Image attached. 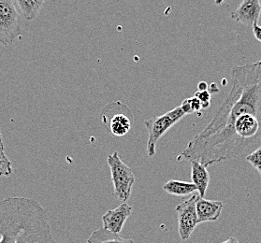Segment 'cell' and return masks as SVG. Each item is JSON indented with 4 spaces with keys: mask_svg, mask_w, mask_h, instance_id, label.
<instances>
[{
    "mask_svg": "<svg viewBox=\"0 0 261 243\" xmlns=\"http://www.w3.org/2000/svg\"><path fill=\"white\" fill-rule=\"evenodd\" d=\"M0 150H5V146H4V142H3V137H2V134H1V132H0Z\"/></svg>",
    "mask_w": 261,
    "mask_h": 243,
    "instance_id": "23",
    "label": "cell"
},
{
    "mask_svg": "<svg viewBox=\"0 0 261 243\" xmlns=\"http://www.w3.org/2000/svg\"><path fill=\"white\" fill-rule=\"evenodd\" d=\"M20 17L13 0H0V44L12 45L21 36Z\"/></svg>",
    "mask_w": 261,
    "mask_h": 243,
    "instance_id": "5",
    "label": "cell"
},
{
    "mask_svg": "<svg viewBox=\"0 0 261 243\" xmlns=\"http://www.w3.org/2000/svg\"><path fill=\"white\" fill-rule=\"evenodd\" d=\"M224 205L221 201L207 200L199 197L196 203V210L199 224L205 222H216L221 215Z\"/></svg>",
    "mask_w": 261,
    "mask_h": 243,
    "instance_id": "10",
    "label": "cell"
},
{
    "mask_svg": "<svg viewBox=\"0 0 261 243\" xmlns=\"http://www.w3.org/2000/svg\"><path fill=\"white\" fill-rule=\"evenodd\" d=\"M231 90L209 124L188 142L181 156L204 167L221 162V153L236 120L254 115L261 121V60L231 70Z\"/></svg>",
    "mask_w": 261,
    "mask_h": 243,
    "instance_id": "1",
    "label": "cell"
},
{
    "mask_svg": "<svg viewBox=\"0 0 261 243\" xmlns=\"http://www.w3.org/2000/svg\"><path fill=\"white\" fill-rule=\"evenodd\" d=\"M191 163V179L197 187L200 198H204L205 194L210 181V176L207 168L197 160H190Z\"/></svg>",
    "mask_w": 261,
    "mask_h": 243,
    "instance_id": "11",
    "label": "cell"
},
{
    "mask_svg": "<svg viewBox=\"0 0 261 243\" xmlns=\"http://www.w3.org/2000/svg\"><path fill=\"white\" fill-rule=\"evenodd\" d=\"M0 243H56L45 209L33 198L0 200Z\"/></svg>",
    "mask_w": 261,
    "mask_h": 243,
    "instance_id": "2",
    "label": "cell"
},
{
    "mask_svg": "<svg viewBox=\"0 0 261 243\" xmlns=\"http://www.w3.org/2000/svg\"><path fill=\"white\" fill-rule=\"evenodd\" d=\"M190 103H191V107L193 110L194 113L199 112L200 110H202L201 107V102L199 101L197 97H190Z\"/></svg>",
    "mask_w": 261,
    "mask_h": 243,
    "instance_id": "18",
    "label": "cell"
},
{
    "mask_svg": "<svg viewBox=\"0 0 261 243\" xmlns=\"http://www.w3.org/2000/svg\"><path fill=\"white\" fill-rule=\"evenodd\" d=\"M195 97H197L199 101L201 102L202 110H206L210 107L211 105V93L209 90L202 91V92H196Z\"/></svg>",
    "mask_w": 261,
    "mask_h": 243,
    "instance_id": "16",
    "label": "cell"
},
{
    "mask_svg": "<svg viewBox=\"0 0 261 243\" xmlns=\"http://www.w3.org/2000/svg\"><path fill=\"white\" fill-rule=\"evenodd\" d=\"M253 34L255 36V40L261 42V26L258 23H255L252 26Z\"/></svg>",
    "mask_w": 261,
    "mask_h": 243,
    "instance_id": "19",
    "label": "cell"
},
{
    "mask_svg": "<svg viewBox=\"0 0 261 243\" xmlns=\"http://www.w3.org/2000/svg\"><path fill=\"white\" fill-rule=\"evenodd\" d=\"M246 161L249 162L255 170H259L261 169V146L255 149L254 152L246 156Z\"/></svg>",
    "mask_w": 261,
    "mask_h": 243,
    "instance_id": "15",
    "label": "cell"
},
{
    "mask_svg": "<svg viewBox=\"0 0 261 243\" xmlns=\"http://www.w3.org/2000/svg\"><path fill=\"white\" fill-rule=\"evenodd\" d=\"M221 243H239L238 239L236 237H229L227 240L223 241Z\"/></svg>",
    "mask_w": 261,
    "mask_h": 243,
    "instance_id": "21",
    "label": "cell"
},
{
    "mask_svg": "<svg viewBox=\"0 0 261 243\" xmlns=\"http://www.w3.org/2000/svg\"><path fill=\"white\" fill-rule=\"evenodd\" d=\"M12 164L3 150H0V177H10L12 174Z\"/></svg>",
    "mask_w": 261,
    "mask_h": 243,
    "instance_id": "14",
    "label": "cell"
},
{
    "mask_svg": "<svg viewBox=\"0 0 261 243\" xmlns=\"http://www.w3.org/2000/svg\"><path fill=\"white\" fill-rule=\"evenodd\" d=\"M180 107L182 109V112L186 113V115L194 113L192 107H191V103H190V98H187L182 102V104L180 105Z\"/></svg>",
    "mask_w": 261,
    "mask_h": 243,
    "instance_id": "17",
    "label": "cell"
},
{
    "mask_svg": "<svg viewBox=\"0 0 261 243\" xmlns=\"http://www.w3.org/2000/svg\"><path fill=\"white\" fill-rule=\"evenodd\" d=\"M199 198V195H193L188 200L179 204L175 209L178 218L179 234L182 240L188 239L199 225L196 210V203Z\"/></svg>",
    "mask_w": 261,
    "mask_h": 243,
    "instance_id": "6",
    "label": "cell"
},
{
    "mask_svg": "<svg viewBox=\"0 0 261 243\" xmlns=\"http://www.w3.org/2000/svg\"><path fill=\"white\" fill-rule=\"evenodd\" d=\"M107 162L114 183V195L121 201L126 202L130 198L135 175L130 168L123 162L117 152L109 155Z\"/></svg>",
    "mask_w": 261,
    "mask_h": 243,
    "instance_id": "4",
    "label": "cell"
},
{
    "mask_svg": "<svg viewBox=\"0 0 261 243\" xmlns=\"http://www.w3.org/2000/svg\"><path fill=\"white\" fill-rule=\"evenodd\" d=\"M185 116L186 113L182 112V109L179 106L163 115L153 117L144 122V125L149 135L146 150L148 156L151 157L155 154V146L159 140L164 136L173 125L179 123Z\"/></svg>",
    "mask_w": 261,
    "mask_h": 243,
    "instance_id": "3",
    "label": "cell"
},
{
    "mask_svg": "<svg viewBox=\"0 0 261 243\" xmlns=\"http://www.w3.org/2000/svg\"><path fill=\"white\" fill-rule=\"evenodd\" d=\"M260 15V0H243L231 13V18L244 26H253V24L258 23Z\"/></svg>",
    "mask_w": 261,
    "mask_h": 243,
    "instance_id": "7",
    "label": "cell"
},
{
    "mask_svg": "<svg viewBox=\"0 0 261 243\" xmlns=\"http://www.w3.org/2000/svg\"><path fill=\"white\" fill-rule=\"evenodd\" d=\"M133 123V115L126 106L109 119V129L115 137H124L130 131Z\"/></svg>",
    "mask_w": 261,
    "mask_h": 243,
    "instance_id": "9",
    "label": "cell"
},
{
    "mask_svg": "<svg viewBox=\"0 0 261 243\" xmlns=\"http://www.w3.org/2000/svg\"><path fill=\"white\" fill-rule=\"evenodd\" d=\"M131 212L132 208L126 202L121 204L119 207L115 209H110L101 218L103 228L115 234H119Z\"/></svg>",
    "mask_w": 261,
    "mask_h": 243,
    "instance_id": "8",
    "label": "cell"
},
{
    "mask_svg": "<svg viewBox=\"0 0 261 243\" xmlns=\"http://www.w3.org/2000/svg\"><path fill=\"white\" fill-rule=\"evenodd\" d=\"M198 89H199V92L209 90V85H207L206 82H200L198 85Z\"/></svg>",
    "mask_w": 261,
    "mask_h": 243,
    "instance_id": "20",
    "label": "cell"
},
{
    "mask_svg": "<svg viewBox=\"0 0 261 243\" xmlns=\"http://www.w3.org/2000/svg\"><path fill=\"white\" fill-rule=\"evenodd\" d=\"M214 1H215V4L217 5V6L221 5V4H223V3L225 2V0H214Z\"/></svg>",
    "mask_w": 261,
    "mask_h": 243,
    "instance_id": "24",
    "label": "cell"
},
{
    "mask_svg": "<svg viewBox=\"0 0 261 243\" xmlns=\"http://www.w3.org/2000/svg\"><path fill=\"white\" fill-rule=\"evenodd\" d=\"M258 172H259V175L261 176V169L260 170H258Z\"/></svg>",
    "mask_w": 261,
    "mask_h": 243,
    "instance_id": "26",
    "label": "cell"
},
{
    "mask_svg": "<svg viewBox=\"0 0 261 243\" xmlns=\"http://www.w3.org/2000/svg\"><path fill=\"white\" fill-rule=\"evenodd\" d=\"M166 192L176 197H187L197 191V187L193 182L171 180L166 182L163 186Z\"/></svg>",
    "mask_w": 261,
    "mask_h": 243,
    "instance_id": "12",
    "label": "cell"
},
{
    "mask_svg": "<svg viewBox=\"0 0 261 243\" xmlns=\"http://www.w3.org/2000/svg\"><path fill=\"white\" fill-rule=\"evenodd\" d=\"M86 243H134V241L131 239H124L120 237L119 234L101 228L93 232Z\"/></svg>",
    "mask_w": 261,
    "mask_h": 243,
    "instance_id": "13",
    "label": "cell"
},
{
    "mask_svg": "<svg viewBox=\"0 0 261 243\" xmlns=\"http://www.w3.org/2000/svg\"><path fill=\"white\" fill-rule=\"evenodd\" d=\"M211 87H212V90L209 91V92H210L211 94H213V93H214V92H216V93H217V92H219V89H218V88H217V85H216V84H213V85H212V86H211Z\"/></svg>",
    "mask_w": 261,
    "mask_h": 243,
    "instance_id": "22",
    "label": "cell"
},
{
    "mask_svg": "<svg viewBox=\"0 0 261 243\" xmlns=\"http://www.w3.org/2000/svg\"><path fill=\"white\" fill-rule=\"evenodd\" d=\"M37 1H38V2H40V4H42V5H43V4L45 3L46 0H37Z\"/></svg>",
    "mask_w": 261,
    "mask_h": 243,
    "instance_id": "25",
    "label": "cell"
}]
</instances>
